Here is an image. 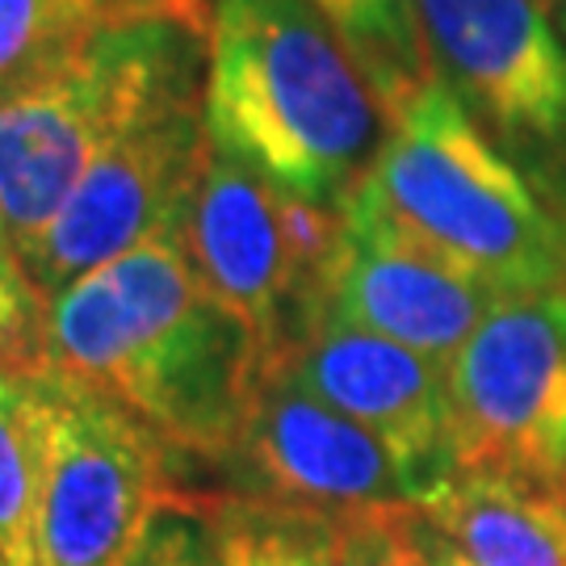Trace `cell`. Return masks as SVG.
<instances>
[{
  "mask_svg": "<svg viewBox=\"0 0 566 566\" xmlns=\"http://www.w3.org/2000/svg\"><path fill=\"white\" fill-rule=\"evenodd\" d=\"M261 369L256 332L206 294L177 231L42 303L34 374L118 399L181 458L223 462Z\"/></svg>",
  "mask_w": 566,
  "mask_h": 566,
  "instance_id": "obj_1",
  "label": "cell"
},
{
  "mask_svg": "<svg viewBox=\"0 0 566 566\" xmlns=\"http://www.w3.org/2000/svg\"><path fill=\"white\" fill-rule=\"evenodd\" d=\"M210 143L315 202L357 189L386 109L315 0H210Z\"/></svg>",
  "mask_w": 566,
  "mask_h": 566,
  "instance_id": "obj_2",
  "label": "cell"
},
{
  "mask_svg": "<svg viewBox=\"0 0 566 566\" xmlns=\"http://www.w3.org/2000/svg\"><path fill=\"white\" fill-rule=\"evenodd\" d=\"M353 193L500 294L566 285V219L437 76L390 114Z\"/></svg>",
  "mask_w": 566,
  "mask_h": 566,
  "instance_id": "obj_3",
  "label": "cell"
},
{
  "mask_svg": "<svg viewBox=\"0 0 566 566\" xmlns=\"http://www.w3.org/2000/svg\"><path fill=\"white\" fill-rule=\"evenodd\" d=\"M210 9L118 13L81 55L0 102V206L18 252L88 164L164 105L206 97Z\"/></svg>",
  "mask_w": 566,
  "mask_h": 566,
  "instance_id": "obj_4",
  "label": "cell"
},
{
  "mask_svg": "<svg viewBox=\"0 0 566 566\" xmlns=\"http://www.w3.org/2000/svg\"><path fill=\"white\" fill-rule=\"evenodd\" d=\"M177 235L206 294L256 332L264 361L327 315L344 206L290 193L210 143Z\"/></svg>",
  "mask_w": 566,
  "mask_h": 566,
  "instance_id": "obj_5",
  "label": "cell"
},
{
  "mask_svg": "<svg viewBox=\"0 0 566 566\" xmlns=\"http://www.w3.org/2000/svg\"><path fill=\"white\" fill-rule=\"evenodd\" d=\"M34 378L46 399L39 566H122L185 495L181 453L118 399L55 374Z\"/></svg>",
  "mask_w": 566,
  "mask_h": 566,
  "instance_id": "obj_6",
  "label": "cell"
},
{
  "mask_svg": "<svg viewBox=\"0 0 566 566\" xmlns=\"http://www.w3.org/2000/svg\"><path fill=\"white\" fill-rule=\"evenodd\" d=\"M432 76L566 219V42L537 0H416Z\"/></svg>",
  "mask_w": 566,
  "mask_h": 566,
  "instance_id": "obj_7",
  "label": "cell"
},
{
  "mask_svg": "<svg viewBox=\"0 0 566 566\" xmlns=\"http://www.w3.org/2000/svg\"><path fill=\"white\" fill-rule=\"evenodd\" d=\"M206 151V97L164 105L109 143L55 210V219L39 231V240L18 252L42 303L81 282L84 273L126 256L130 248L177 231Z\"/></svg>",
  "mask_w": 566,
  "mask_h": 566,
  "instance_id": "obj_8",
  "label": "cell"
},
{
  "mask_svg": "<svg viewBox=\"0 0 566 566\" xmlns=\"http://www.w3.org/2000/svg\"><path fill=\"white\" fill-rule=\"evenodd\" d=\"M446 378L453 465L566 479V285L504 294Z\"/></svg>",
  "mask_w": 566,
  "mask_h": 566,
  "instance_id": "obj_9",
  "label": "cell"
},
{
  "mask_svg": "<svg viewBox=\"0 0 566 566\" xmlns=\"http://www.w3.org/2000/svg\"><path fill=\"white\" fill-rule=\"evenodd\" d=\"M214 470L231 479L235 495L324 516L424 504L420 479L382 437L315 399L273 361H264L240 432Z\"/></svg>",
  "mask_w": 566,
  "mask_h": 566,
  "instance_id": "obj_10",
  "label": "cell"
},
{
  "mask_svg": "<svg viewBox=\"0 0 566 566\" xmlns=\"http://www.w3.org/2000/svg\"><path fill=\"white\" fill-rule=\"evenodd\" d=\"M500 298L495 285L407 240L357 193L344 198V243L327 282L332 319L365 327L449 369Z\"/></svg>",
  "mask_w": 566,
  "mask_h": 566,
  "instance_id": "obj_11",
  "label": "cell"
},
{
  "mask_svg": "<svg viewBox=\"0 0 566 566\" xmlns=\"http://www.w3.org/2000/svg\"><path fill=\"white\" fill-rule=\"evenodd\" d=\"M269 361L282 365L315 399L382 437L420 479L424 500L453 474L446 365L332 315L315 319Z\"/></svg>",
  "mask_w": 566,
  "mask_h": 566,
  "instance_id": "obj_12",
  "label": "cell"
},
{
  "mask_svg": "<svg viewBox=\"0 0 566 566\" xmlns=\"http://www.w3.org/2000/svg\"><path fill=\"white\" fill-rule=\"evenodd\" d=\"M420 516L458 566H566L563 474L453 465Z\"/></svg>",
  "mask_w": 566,
  "mask_h": 566,
  "instance_id": "obj_13",
  "label": "cell"
},
{
  "mask_svg": "<svg viewBox=\"0 0 566 566\" xmlns=\"http://www.w3.org/2000/svg\"><path fill=\"white\" fill-rule=\"evenodd\" d=\"M206 516L219 566H340V516L235 491H189Z\"/></svg>",
  "mask_w": 566,
  "mask_h": 566,
  "instance_id": "obj_14",
  "label": "cell"
},
{
  "mask_svg": "<svg viewBox=\"0 0 566 566\" xmlns=\"http://www.w3.org/2000/svg\"><path fill=\"white\" fill-rule=\"evenodd\" d=\"M46 399L34 374L0 365V566H39Z\"/></svg>",
  "mask_w": 566,
  "mask_h": 566,
  "instance_id": "obj_15",
  "label": "cell"
},
{
  "mask_svg": "<svg viewBox=\"0 0 566 566\" xmlns=\"http://www.w3.org/2000/svg\"><path fill=\"white\" fill-rule=\"evenodd\" d=\"M344 51L361 67L386 118L432 81L416 0H315Z\"/></svg>",
  "mask_w": 566,
  "mask_h": 566,
  "instance_id": "obj_16",
  "label": "cell"
},
{
  "mask_svg": "<svg viewBox=\"0 0 566 566\" xmlns=\"http://www.w3.org/2000/svg\"><path fill=\"white\" fill-rule=\"evenodd\" d=\"M109 18L93 0H0V102L60 72Z\"/></svg>",
  "mask_w": 566,
  "mask_h": 566,
  "instance_id": "obj_17",
  "label": "cell"
},
{
  "mask_svg": "<svg viewBox=\"0 0 566 566\" xmlns=\"http://www.w3.org/2000/svg\"><path fill=\"white\" fill-rule=\"evenodd\" d=\"M340 566H437L416 507L340 516Z\"/></svg>",
  "mask_w": 566,
  "mask_h": 566,
  "instance_id": "obj_18",
  "label": "cell"
},
{
  "mask_svg": "<svg viewBox=\"0 0 566 566\" xmlns=\"http://www.w3.org/2000/svg\"><path fill=\"white\" fill-rule=\"evenodd\" d=\"M122 566H219V549L206 516L189 495H181L151 521L135 554Z\"/></svg>",
  "mask_w": 566,
  "mask_h": 566,
  "instance_id": "obj_19",
  "label": "cell"
},
{
  "mask_svg": "<svg viewBox=\"0 0 566 566\" xmlns=\"http://www.w3.org/2000/svg\"><path fill=\"white\" fill-rule=\"evenodd\" d=\"M42 298L30 285L18 256L0 252V365L4 369H34L39 357Z\"/></svg>",
  "mask_w": 566,
  "mask_h": 566,
  "instance_id": "obj_20",
  "label": "cell"
},
{
  "mask_svg": "<svg viewBox=\"0 0 566 566\" xmlns=\"http://www.w3.org/2000/svg\"><path fill=\"white\" fill-rule=\"evenodd\" d=\"M109 13H147V9H210V0H93Z\"/></svg>",
  "mask_w": 566,
  "mask_h": 566,
  "instance_id": "obj_21",
  "label": "cell"
},
{
  "mask_svg": "<svg viewBox=\"0 0 566 566\" xmlns=\"http://www.w3.org/2000/svg\"><path fill=\"white\" fill-rule=\"evenodd\" d=\"M416 512H420V507H416ZM420 521H424V516H420ZM424 537H428V546H432V558H437V566H458L453 558H449V549L432 537V528H428V525H424Z\"/></svg>",
  "mask_w": 566,
  "mask_h": 566,
  "instance_id": "obj_22",
  "label": "cell"
},
{
  "mask_svg": "<svg viewBox=\"0 0 566 566\" xmlns=\"http://www.w3.org/2000/svg\"><path fill=\"white\" fill-rule=\"evenodd\" d=\"M0 252L18 256V243H13V231H9V219H4V206H0Z\"/></svg>",
  "mask_w": 566,
  "mask_h": 566,
  "instance_id": "obj_23",
  "label": "cell"
},
{
  "mask_svg": "<svg viewBox=\"0 0 566 566\" xmlns=\"http://www.w3.org/2000/svg\"><path fill=\"white\" fill-rule=\"evenodd\" d=\"M554 21H558V25H563V30H566V0H563V4H558V9H554Z\"/></svg>",
  "mask_w": 566,
  "mask_h": 566,
  "instance_id": "obj_24",
  "label": "cell"
},
{
  "mask_svg": "<svg viewBox=\"0 0 566 566\" xmlns=\"http://www.w3.org/2000/svg\"><path fill=\"white\" fill-rule=\"evenodd\" d=\"M537 4H542V9H546V13H554V9H558V4H563V0H537Z\"/></svg>",
  "mask_w": 566,
  "mask_h": 566,
  "instance_id": "obj_25",
  "label": "cell"
}]
</instances>
